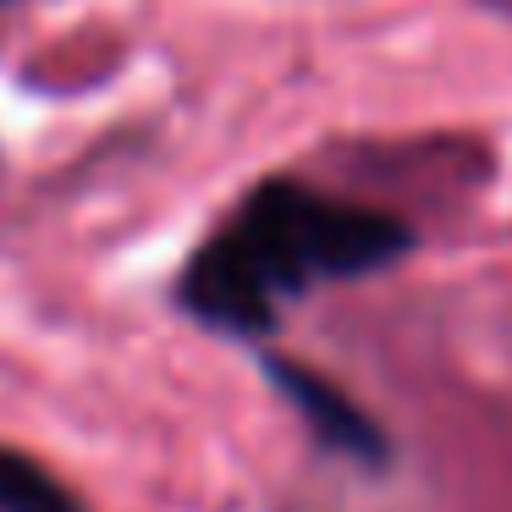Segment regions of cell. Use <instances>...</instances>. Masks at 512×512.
<instances>
[{"label":"cell","mask_w":512,"mask_h":512,"mask_svg":"<svg viewBox=\"0 0 512 512\" xmlns=\"http://www.w3.org/2000/svg\"><path fill=\"white\" fill-rule=\"evenodd\" d=\"M413 254L419 232L402 215L320 193L303 177H265L188 254L171 298L204 331L265 342L281 325V303L325 281L380 276Z\"/></svg>","instance_id":"cell-1"},{"label":"cell","mask_w":512,"mask_h":512,"mask_svg":"<svg viewBox=\"0 0 512 512\" xmlns=\"http://www.w3.org/2000/svg\"><path fill=\"white\" fill-rule=\"evenodd\" d=\"M259 369H265V380L276 386V397L292 402V413L309 424V435L325 452L347 457V463L364 468V474H386L391 468L397 446H391L386 424H380L353 391H342L331 375H320V369H309L303 358H287V353H265Z\"/></svg>","instance_id":"cell-2"},{"label":"cell","mask_w":512,"mask_h":512,"mask_svg":"<svg viewBox=\"0 0 512 512\" xmlns=\"http://www.w3.org/2000/svg\"><path fill=\"white\" fill-rule=\"evenodd\" d=\"M0 512H89V501L56 479L39 457L0 446Z\"/></svg>","instance_id":"cell-3"},{"label":"cell","mask_w":512,"mask_h":512,"mask_svg":"<svg viewBox=\"0 0 512 512\" xmlns=\"http://www.w3.org/2000/svg\"><path fill=\"white\" fill-rule=\"evenodd\" d=\"M479 6H490V12H501V17H512V0H479Z\"/></svg>","instance_id":"cell-4"}]
</instances>
